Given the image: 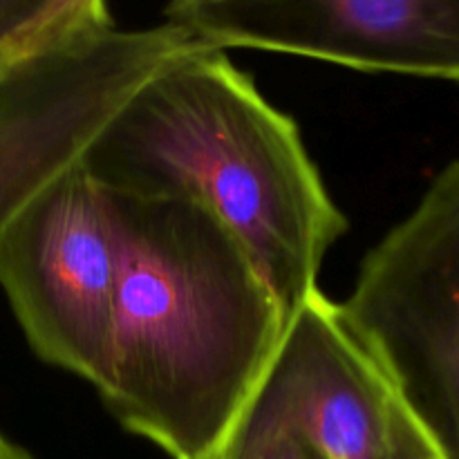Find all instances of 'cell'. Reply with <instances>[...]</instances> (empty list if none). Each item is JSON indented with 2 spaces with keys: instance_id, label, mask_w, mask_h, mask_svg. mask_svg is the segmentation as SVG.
Returning a JSON list of instances; mask_svg holds the SVG:
<instances>
[{
  "instance_id": "1",
  "label": "cell",
  "mask_w": 459,
  "mask_h": 459,
  "mask_svg": "<svg viewBox=\"0 0 459 459\" xmlns=\"http://www.w3.org/2000/svg\"><path fill=\"white\" fill-rule=\"evenodd\" d=\"M101 191L119 238V282L97 390L126 430L173 459H206L249 403L290 318L204 206Z\"/></svg>"
},
{
  "instance_id": "2",
  "label": "cell",
  "mask_w": 459,
  "mask_h": 459,
  "mask_svg": "<svg viewBox=\"0 0 459 459\" xmlns=\"http://www.w3.org/2000/svg\"><path fill=\"white\" fill-rule=\"evenodd\" d=\"M97 186L184 197L227 227L287 318L318 291L327 249L348 229L294 119L222 49H186L143 81L81 157Z\"/></svg>"
},
{
  "instance_id": "3",
  "label": "cell",
  "mask_w": 459,
  "mask_h": 459,
  "mask_svg": "<svg viewBox=\"0 0 459 459\" xmlns=\"http://www.w3.org/2000/svg\"><path fill=\"white\" fill-rule=\"evenodd\" d=\"M341 316L442 459H459V160L361 263Z\"/></svg>"
},
{
  "instance_id": "4",
  "label": "cell",
  "mask_w": 459,
  "mask_h": 459,
  "mask_svg": "<svg viewBox=\"0 0 459 459\" xmlns=\"http://www.w3.org/2000/svg\"><path fill=\"white\" fill-rule=\"evenodd\" d=\"M119 282L106 195L76 161L36 193L0 236V287L39 359L103 384Z\"/></svg>"
},
{
  "instance_id": "5",
  "label": "cell",
  "mask_w": 459,
  "mask_h": 459,
  "mask_svg": "<svg viewBox=\"0 0 459 459\" xmlns=\"http://www.w3.org/2000/svg\"><path fill=\"white\" fill-rule=\"evenodd\" d=\"M197 45L170 22L110 25L0 70V236L36 193L83 157L143 81Z\"/></svg>"
},
{
  "instance_id": "6",
  "label": "cell",
  "mask_w": 459,
  "mask_h": 459,
  "mask_svg": "<svg viewBox=\"0 0 459 459\" xmlns=\"http://www.w3.org/2000/svg\"><path fill=\"white\" fill-rule=\"evenodd\" d=\"M166 22L215 49L459 81V0H170Z\"/></svg>"
},
{
  "instance_id": "7",
  "label": "cell",
  "mask_w": 459,
  "mask_h": 459,
  "mask_svg": "<svg viewBox=\"0 0 459 459\" xmlns=\"http://www.w3.org/2000/svg\"><path fill=\"white\" fill-rule=\"evenodd\" d=\"M236 426L300 430L334 459H393L424 435L321 290L290 318Z\"/></svg>"
},
{
  "instance_id": "8",
  "label": "cell",
  "mask_w": 459,
  "mask_h": 459,
  "mask_svg": "<svg viewBox=\"0 0 459 459\" xmlns=\"http://www.w3.org/2000/svg\"><path fill=\"white\" fill-rule=\"evenodd\" d=\"M58 4L61 0H0V70L61 43Z\"/></svg>"
},
{
  "instance_id": "9",
  "label": "cell",
  "mask_w": 459,
  "mask_h": 459,
  "mask_svg": "<svg viewBox=\"0 0 459 459\" xmlns=\"http://www.w3.org/2000/svg\"><path fill=\"white\" fill-rule=\"evenodd\" d=\"M206 459H334L312 437L294 429L233 426L222 446Z\"/></svg>"
},
{
  "instance_id": "10",
  "label": "cell",
  "mask_w": 459,
  "mask_h": 459,
  "mask_svg": "<svg viewBox=\"0 0 459 459\" xmlns=\"http://www.w3.org/2000/svg\"><path fill=\"white\" fill-rule=\"evenodd\" d=\"M106 0H61L56 16L58 40L85 34V31L110 27Z\"/></svg>"
},
{
  "instance_id": "11",
  "label": "cell",
  "mask_w": 459,
  "mask_h": 459,
  "mask_svg": "<svg viewBox=\"0 0 459 459\" xmlns=\"http://www.w3.org/2000/svg\"><path fill=\"white\" fill-rule=\"evenodd\" d=\"M393 459H442L439 453L435 451V446L430 444V439L426 435H421L420 439H415L412 444H408L406 448L397 453Z\"/></svg>"
},
{
  "instance_id": "12",
  "label": "cell",
  "mask_w": 459,
  "mask_h": 459,
  "mask_svg": "<svg viewBox=\"0 0 459 459\" xmlns=\"http://www.w3.org/2000/svg\"><path fill=\"white\" fill-rule=\"evenodd\" d=\"M0 459H34L30 451L21 446V444L12 442L4 433H0Z\"/></svg>"
}]
</instances>
